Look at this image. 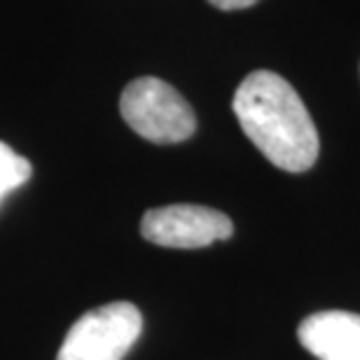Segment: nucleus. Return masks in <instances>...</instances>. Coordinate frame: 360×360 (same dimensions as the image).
Listing matches in <instances>:
<instances>
[{
  "label": "nucleus",
  "instance_id": "nucleus-1",
  "mask_svg": "<svg viewBox=\"0 0 360 360\" xmlns=\"http://www.w3.org/2000/svg\"><path fill=\"white\" fill-rule=\"evenodd\" d=\"M243 134L274 167L302 174L319 160V131L292 84L271 70H255L232 101Z\"/></svg>",
  "mask_w": 360,
  "mask_h": 360
},
{
  "label": "nucleus",
  "instance_id": "nucleus-2",
  "mask_svg": "<svg viewBox=\"0 0 360 360\" xmlns=\"http://www.w3.org/2000/svg\"><path fill=\"white\" fill-rule=\"evenodd\" d=\"M120 112L141 139L157 146L183 143L197 129V117L178 89L160 77H139L122 91Z\"/></svg>",
  "mask_w": 360,
  "mask_h": 360
},
{
  "label": "nucleus",
  "instance_id": "nucleus-3",
  "mask_svg": "<svg viewBox=\"0 0 360 360\" xmlns=\"http://www.w3.org/2000/svg\"><path fill=\"white\" fill-rule=\"evenodd\" d=\"M143 333L131 302H110L82 314L70 326L56 360H122Z\"/></svg>",
  "mask_w": 360,
  "mask_h": 360
},
{
  "label": "nucleus",
  "instance_id": "nucleus-4",
  "mask_svg": "<svg viewBox=\"0 0 360 360\" xmlns=\"http://www.w3.org/2000/svg\"><path fill=\"white\" fill-rule=\"evenodd\" d=\"M143 239L164 248H206L234 234L225 213L197 204L150 208L141 220Z\"/></svg>",
  "mask_w": 360,
  "mask_h": 360
},
{
  "label": "nucleus",
  "instance_id": "nucleus-5",
  "mask_svg": "<svg viewBox=\"0 0 360 360\" xmlns=\"http://www.w3.org/2000/svg\"><path fill=\"white\" fill-rule=\"evenodd\" d=\"M300 344L319 360H360V314L319 311L297 328Z\"/></svg>",
  "mask_w": 360,
  "mask_h": 360
},
{
  "label": "nucleus",
  "instance_id": "nucleus-6",
  "mask_svg": "<svg viewBox=\"0 0 360 360\" xmlns=\"http://www.w3.org/2000/svg\"><path fill=\"white\" fill-rule=\"evenodd\" d=\"M33 174V167L26 157L17 155L7 143L0 141V201L7 194L19 190Z\"/></svg>",
  "mask_w": 360,
  "mask_h": 360
},
{
  "label": "nucleus",
  "instance_id": "nucleus-7",
  "mask_svg": "<svg viewBox=\"0 0 360 360\" xmlns=\"http://www.w3.org/2000/svg\"><path fill=\"white\" fill-rule=\"evenodd\" d=\"M213 7L218 10H225V12H232V10H246V7H253L257 0H208Z\"/></svg>",
  "mask_w": 360,
  "mask_h": 360
}]
</instances>
